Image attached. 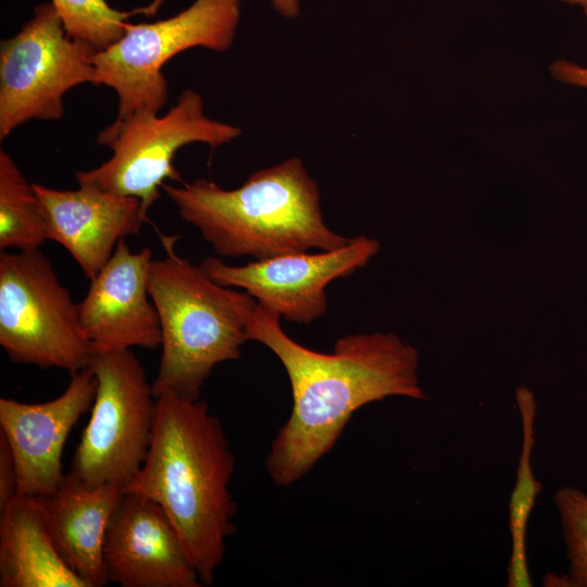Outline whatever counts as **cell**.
<instances>
[{
  "label": "cell",
  "instance_id": "cell-13",
  "mask_svg": "<svg viewBox=\"0 0 587 587\" xmlns=\"http://www.w3.org/2000/svg\"><path fill=\"white\" fill-rule=\"evenodd\" d=\"M103 562L109 583L122 587H202L164 510L123 491L109 520Z\"/></svg>",
  "mask_w": 587,
  "mask_h": 587
},
{
  "label": "cell",
  "instance_id": "cell-14",
  "mask_svg": "<svg viewBox=\"0 0 587 587\" xmlns=\"http://www.w3.org/2000/svg\"><path fill=\"white\" fill-rule=\"evenodd\" d=\"M47 240L61 245L85 277L93 278L112 257L120 240L140 232L148 221L139 199L92 186L60 190L34 184Z\"/></svg>",
  "mask_w": 587,
  "mask_h": 587
},
{
  "label": "cell",
  "instance_id": "cell-18",
  "mask_svg": "<svg viewBox=\"0 0 587 587\" xmlns=\"http://www.w3.org/2000/svg\"><path fill=\"white\" fill-rule=\"evenodd\" d=\"M47 240L39 198L34 184L12 157L0 151V249H38Z\"/></svg>",
  "mask_w": 587,
  "mask_h": 587
},
{
  "label": "cell",
  "instance_id": "cell-12",
  "mask_svg": "<svg viewBox=\"0 0 587 587\" xmlns=\"http://www.w3.org/2000/svg\"><path fill=\"white\" fill-rule=\"evenodd\" d=\"M152 261L149 248L134 252L122 239L107 264L90 279L79 302V319L93 354L135 347L160 348V320L149 292Z\"/></svg>",
  "mask_w": 587,
  "mask_h": 587
},
{
  "label": "cell",
  "instance_id": "cell-4",
  "mask_svg": "<svg viewBox=\"0 0 587 587\" xmlns=\"http://www.w3.org/2000/svg\"><path fill=\"white\" fill-rule=\"evenodd\" d=\"M178 236H161L165 257L152 261L149 292L161 326V358L152 383L155 397L198 400L220 363L237 360L248 340L257 300L211 279L175 251Z\"/></svg>",
  "mask_w": 587,
  "mask_h": 587
},
{
  "label": "cell",
  "instance_id": "cell-16",
  "mask_svg": "<svg viewBox=\"0 0 587 587\" xmlns=\"http://www.w3.org/2000/svg\"><path fill=\"white\" fill-rule=\"evenodd\" d=\"M0 587H88L58 553L35 497L0 510Z\"/></svg>",
  "mask_w": 587,
  "mask_h": 587
},
{
  "label": "cell",
  "instance_id": "cell-2",
  "mask_svg": "<svg viewBox=\"0 0 587 587\" xmlns=\"http://www.w3.org/2000/svg\"><path fill=\"white\" fill-rule=\"evenodd\" d=\"M235 455L207 402L174 394L157 397L146 460L125 492L157 502L174 525L203 586L215 582L235 530L229 491Z\"/></svg>",
  "mask_w": 587,
  "mask_h": 587
},
{
  "label": "cell",
  "instance_id": "cell-22",
  "mask_svg": "<svg viewBox=\"0 0 587 587\" xmlns=\"http://www.w3.org/2000/svg\"><path fill=\"white\" fill-rule=\"evenodd\" d=\"M549 71L560 83L587 89V66L567 60H557L549 66Z\"/></svg>",
  "mask_w": 587,
  "mask_h": 587
},
{
  "label": "cell",
  "instance_id": "cell-20",
  "mask_svg": "<svg viewBox=\"0 0 587 587\" xmlns=\"http://www.w3.org/2000/svg\"><path fill=\"white\" fill-rule=\"evenodd\" d=\"M553 498L569 561V587H587V494L564 486Z\"/></svg>",
  "mask_w": 587,
  "mask_h": 587
},
{
  "label": "cell",
  "instance_id": "cell-5",
  "mask_svg": "<svg viewBox=\"0 0 587 587\" xmlns=\"http://www.w3.org/2000/svg\"><path fill=\"white\" fill-rule=\"evenodd\" d=\"M241 0H195L165 20L128 23L124 35L93 57L97 85L117 96L118 124L137 112L159 111L168 98L163 66L178 53L202 47L223 52L235 38Z\"/></svg>",
  "mask_w": 587,
  "mask_h": 587
},
{
  "label": "cell",
  "instance_id": "cell-23",
  "mask_svg": "<svg viewBox=\"0 0 587 587\" xmlns=\"http://www.w3.org/2000/svg\"><path fill=\"white\" fill-rule=\"evenodd\" d=\"M274 9L285 17L294 18L300 13L299 0H271Z\"/></svg>",
  "mask_w": 587,
  "mask_h": 587
},
{
  "label": "cell",
  "instance_id": "cell-8",
  "mask_svg": "<svg viewBox=\"0 0 587 587\" xmlns=\"http://www.w3.org/2000/svg\"><path fill=\"white\" fill-rule=\"evenodd\" d=\"M89 367L97 390L70 471L90 488L124 489L146 460L157 397L132 349L93 354Z\"/></svg>",
  "mask_w": 587,
  "mask_h": 587
},
{
  "label": "cell",
  "instance_id": "cell-17",
  "mask_svg": "<svg viewBox=\"0 0 587 587\" xmlns=\"http://www.w3.org/2000/svg\"><path fill=\"white\" fill-rule=\"evenodd\" d=\"M516 404L522 425V446L509 502L508 524L511 553L507 567V585L530 587L533 584L527 558V528L536 500L542 489L541 483L534 474L532 460L537 405L533 392L525 387L516 390Z\"/></svg>",
  "mask_w": 587,
  "mask_h": 587
},
{
  "label": "cell",
  "instance_id": "cell-21",
  "mask_svg": "<svg viewBox=\"0 0 587 587\" xmlns=\"http://www.w3.org/2000/svg\"><path fill=\"white\" fill-rule=\"evenodd\" d=\"M18 495L17 472L10 445L0 433V510Z\"/></svg>",
  "mask_w": 587,
  "mask_h": 587
},
{
  "label": "cell",
  "instance_id": "cell-11",
  "mask_svg": "<svg viewBox=\"0 0 587 587\" xmlns=\"http://www.w3.org/2000/svg\"><path fill=\"white\" fill-rule=\"evenodd\" d=\"M96 390L97 378L88 366L71 374L65 390L52 400L0 399V433L14 457L20 495L42 497L59 487L64 446L80 416L91 409Z\"/></svg>",
  "mask_w": 587,
  "mask_h": 587
},
{
  "label": "cell",
  "instance_id": "cell-7",
  "mask_svg": "<svg viewBox=\"0 0 587 587\" xmlns=\"http://www.w3.org/2000/svg\"><path fill=\"white\" fill-rule=\"evenodd\" d=\"M240 135L239 127L207 116L201 96L186 89L164 115L142 111L111 123L97 141L112 155L97 167L77 171L75 177L78 185L137 198L148 213L166 179L183 183L173 164L182 147L201 142L214 149Z\"/></svg>",
  "mask_w": 587,
  "mask_h": 587
},
{
  "label": "cell",
  "instance_id": "cell-15",
  "mask_svg": "<svg viewBox=\"0 0 587 587\" xmlns=\"http://www.w3.org/2000/svg\"><path fill=\"white\" fill-rule=\"evenodd\" d=\"M122 495L121 486L90 488L70 471L54 492L35 497L58 553L88 587L109 584L103 544L109 520Z\"/></svg>",
  "mask_w": 587,
  "mask_h": 587
},
{
  "label": "cell",
  "instance_id": "cell-6",
  "mask_svg": "<svg viewBox=\"0 0 587 587\" xmlns=\"http://www.w3.org/2000/svg\"><path fill=\"white\" fill-rule=\"evenodd\" d=\"M0 346L13 363L71 374L91 362L79 303L39 248L0 253Z\"/></svg>",
  "mask_w": 587,
  "mask_h": 587
},
{
  "label": "cell",
  "instance_id": "cell-1",
  "mask_svg": "<svg viewBox=\"0 0 587 587\" xmlns=\"http://www.w3.org/2000/svg\"><path fill=\"white\" fill-rule=\"evenodd\" d=\"M280 315L257 302L247 325L248 340L268 348L280 361L292 395L291 412L265 459L277 486L302 479L336 445L354 412L387 397L426 400L419 352L394 334H352L333 352L309 349L291 339Z\"/></svg>",
  "mask_w": 587,
  "mask_h": 587
},
{
  "label": "cell",
  "instance_id": "cell-19",
  "mask_svg": "<svg viewBox=\"0 0 587 587\" xmlns=\"http://www.w3.org/2000/svg\"><path fill=\"white\" fill-rule=\"evenodd\" d=\"M66 34L102 50L117 41L125 33L127 18L137 13H151L160 4L125 12L113 9L107 0H51Z\"/></svg>",
  "mask_w": 587,
  "mask_h": 587
},
{
  "label": "cell",
  "instance_id": "cell-9",
  "mask_svg": "<svg viewBox=\"0 0 587 587\" xmlns=\"http://www.w3.org/2000/svg\"><path fill=\"white\" fill-rule=\"evenodd\" d=\"M98 50L70 37L52 2L0 45V140L30 120H60L64 95L82 84L97 85Z\"/></svg>",
  "mask_w": 587,
  "mask_h": 587
},
{
  "label": "cell",
  "instance_id": "cell-24",
  "mask_svg": "<svg viewBox=\"0 0 587 587\" xmlns=\"http://www.w3.org/2000/svg\"><path fill=\"white\" fill-rule=\"evenodd\" d=\"M561 2L578 7L587 16V0H559Z\"/></svg>",
  "mask_w": 587,
  "mask_h": 587
},
{
  "label": "cell",
  "instance_id": "cell-10",
  "mask_svg": "<svg viewBox=\"0 0 587 587\" xmlns=\"http://www.w3.org/2000/svg\"><path fill=\"white\" fill-rule=\"evenodd\" d=\"M378 250L377 240L360 235L319 253H288L237 266L207 258L200 267L217 284L243 289L280 317L308 324L326 312L328 284L364 267Z\"/></svg>",
  "mask_w": 587,
  "mask_h": 587
},
{
  "label": "cell",
  "instance_id": "cell-3",
  "mask_svg": "<svg viewBox=\"0 0 587 587\" xmlns=\"http://www.w3.org/2000/svg\"><path fill=\"white\" fill-rule=\"evenodd\" d=\"M162 189L222 257L264 260L333 250L350 239L325 224L319 187L298 158L257 171L235 189L203 178Z\"/></svg>",
  "mask_w": 587,
  "mask_h": 587
}]
</instances>
